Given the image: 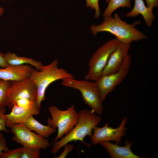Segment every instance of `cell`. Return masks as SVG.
Returning a JSON list of instances; mask_svg holds the SVG:
<instances>
[{
  "mask_svg": "<svg viewBox=\"0 0 158 158\" xmlns=\"http://www.w3.org/2000/svg\"><path fill=\"white\" fill-rule=\"evenodd\" d=\"M103 19L104 21L100 24L92 25L90 26L91 33L95 36L100 32H108L115 36L119 42L128 44L147 38L135 28L136 25L141 23L140 20L129 24L122 20L117 13L114 14L113 17L111 16L104 17Z\"/></svg>",
  "mask_w": 158,
  "mask_h": 158,
  "instance_id": "6da1fadb",
  "label": "cell"
},
{
  "mask_svg": "<svg viewBox=\"0 0 158 158\" xmlns=\"http://www.w3.org/2000/svg\"><path fill=\"white\" fill-rule=\"evenodd\" d=\"M78 113V121L73 128L60 140L56 141L53 144L51 149L52 153H58L66 144L72 141H80L89 146L85 142L84 139L87 135L91 137L92 130L99 124L101 118L92 110H81Z\"/></svg>",
  "mask_w": 158,
  "mask_h": 158,
  "instance_id": "7a4b0ae2",
  "label": "cell"
},
{
  "mask_svg": "<svg viewBox=\"0 0 158 158\" xmlns=\"http://www.w3.org/2000/svg\"><path fill=\"white\" fill-rule=\"evenodd\" d=\"M59 61H53L50 64L43 66L40 71L32 68L30 78L37 88V96L36 101L38 109L40 111L41 103L45 99L47 88L52 83L65 78L75 79L73 75L66 69L58 67Z\"/></svg>",
  "mask_w": 158,
  "mask_h": 158,
  "instance_id": "3957f363",
  "label": "cell"
},
{
  "mask_svg": "<svg viewBox=\"0 0 158 158\" xmlns=\"http://www.w3.org/2000/svg\"><path fill=\"white\" fill-rule=\"evenodd\" d=\"M48 109L52 118H48V125L55 129L57 128L58 129L57 135L51 145L58 139H62L64 135L72 130L77 122L78 113L74 104L65 110H60L54 106L49 107Z\"/></svg>",
  "mask_w": 158,
  "mask_h": 158,
  "instance_id": "277c9868",
  "label": "cell"
},
{
  "mask_svg": "<svg viewBox=\"0 0 158 158\" xmlns=\"http://www.w3.org/2000/svg\"><path fill=\"white\" fill-rule=\"evenodd\" d=\"M61 84L65 86L78 90L81 92L83 102L98 115L103 111L102 102L99 89L95 82L88 80H78L75 79L65 78Z\"/></svg>",
  "mask_w": 158,
  "mask_h": 158,
  "instance_id": "5b68a950",
  "label": "cell"
},
{
  "mask_svg": "<svg viewBox=\"0 0 158 158\" xmlns=\"http://www.w3.org/2000/svg\"><path fill=\"white\" fill-rule=\"evenodd\" d=\"M119 42L116 38L107 41L92 54L89 62V70L85 77L86 80L95 81L101 76L111 54Z\"/></svg>",
  "mask_w": 158,
  "mask_h": 158,
  "instance_id": "8992f818",
  "label": "cell"
},
{
  "mask_svg": "<svg viewBox=\"0 0 158 158\" xmlns=\"http://www.w3.org/2000/svg\"><path fill=\"white\" fill-rule=\"evenodd\" d=\"M131 58L128 54L125 58L122 65L116 73L107 76H101L95 81L99 92L100 98L102 102L107 95L126 78L129 71Z\"/></svg>",
  "mask_w": 158,
  "mask_h": 158,
  "instance_id": "52a82bcc",
  "label": "cell"
},
{
  "mask_svg": "<svg viewBox=\"0 0 158 158\" xmlns=\"http://www.w3.org/2000/svg\"><path fill=\"white\" fill-rule=\"evenodd\" d=\"M8 128L14 135L11 140L23 146L34 149H45L50 145L46 138L32 132L23 123L15 124Z\"/></svg>",
  "mask_w": 158,
  "mask_h": 158,
  "instance_id": "ba28073f",
  "label": "cell"
},
{
  "mask_svg": "<svg viewBox=\"0 0 158 158\" xmlns=\"http://www.w3.org/2000/svg\"><path fill=\"white\" fill-rule=\"evenodd\" d=\"M127 121V117H125L121 120L120 126L117 128L109 126L108 123L102 127L95 126L93 129V133L90 137L92 144L95 145L105 141H115L116 144H120L122 138L126 135L128 128L126 125Z\"/></svg>",
  "mask_w": 158,
  "mask_h": 158,
  "instance_id": "9c48e42d",
  "label": "cell"
},
{
  "mask_svg": "<svg viewBox=\"0 0 158 158\" xmlns=\"http://www.w3.org/2000/svg\"><path fill=\"white\" fill-rule=\"evenodd\" d=\"M9 96L10 102L14 100L22 98L36 101L37 87L30 77L19 80L11 81Z\"/></svg>",
  "mask_w": 158,
  "mask_h": 158,
  "instance_id": "30bf717a",
  "label": "cell"
},
{
  "mask_svg": "<svg viewBox=\"0 0 158 158\" xmlns=\"http://www.w3.org/2000/svg\"><path fill=\"white\" fill-rule=\"evenodd\" d=\"M130 47V44L119 42L116 48L110 54L101 76L117 72L121 67L125 58L128 54Z\"/></svg>",
  "mask_w": 158,
  "mask_h": 158,
  "instance_id": "8fae6325",
  "label": "cell"
},
{
  "mask_svg": "<svg viewBox=\"0 0 158 158\" xmlns=\"http://www.w3.org/2000/svg\"><path fill=\"white\" fill-rule=\"evenodd\" d=\"M134 141L126 140L124 146H121L117 144L110 141H105L99 144L104 148L111 158H141L134 154L131 150V147Z\"/></svg>",
  "mask_w": 158,
  "mask_h": 158,
  "instance_id": "7c38bea8",
  "label": "cell"
},
{
  "mask_svg": "<svg viewBox=\"0 0 158 158\" xmlns=\"http://www.w3.org/2000/svg\"><path fill=\"white\" fill-rule=\"evenodd\" d=\"M40 111L36 105L30 109L14 105L10 113L6 114V126L8 128L14 124L23 123L31 116L39 115Z\"/></svg>",
  "mask_w": 158,
  "mask_h": 158,
  "instance_id": "4fadbf2b",
  "label": "cell"
},
{
  "mask_svg": "<svg viewBox=\"0 0 158 158\" xmlns=\"http://www.w3.org/2000/svg\"><path fill=\"white\" fill-rule=\"evenodd\" d=\"M32 68L29 65H9L5 68L0 69V79L16 81L29 78Z\"/></svg>",
  "mask_w": 158,
  "mask_h": 158,
  "instance_id": "5bb4252c",
  "label": "cell"
},
{
  "mask_svg": "<svg viewBox=\"0 0 158 158\" xmlns=\"http://www.w3.org/2000/svg\"><path fill=\"white\" fill-rule=\"evenodd\" d=\"M141 14L144 18L147 25L150 27L155 18L153 10L145 4L143 0H135V4L132 9L126 14L127 17H135Z\"/></svg>",
  "mask_w": 158,
  "mask_h": 158,
  "instance_id": "9a60e30c",
  "label": "cell"
},
{
  "mask_svg": "<svg viewBox=\"0 0 158 158\" xmlns=\"http://www.w3.org/2000/svg\"><path fill=\"white\" fill-rule=\"evenodd\" d=\"M3 57L8 64L11 66H18L24 64H30L38 71H40L43 65L40 61L32 58L19 56L14 53L7 52L4 54Z\"/></svg>",
  "mask_w": 158,
  "mask_h": 158,
  "instance_id": "2e32d148",
  "label": "cell"
},
{
  "mask_svg": "<svg viewBox=\"0 0 158 158\" xmlns=\"http://www.w3.org/2000/svg\"><path fill=\"white\" fill-rule=\"evenodd\" d=\"M30 130H34L40 136L47 138L56 131V129L48 125L45 126L31 116L23 123Z\"/></svg>",
  "mask_w": 158,
  "mask_h": 158,
  "instance_id": "e0dca14e",
  "label": "cell"
},
{
  "mask_svg": "<svg viewBox=\"0 0 158 158\" xmlns=\"http://www.w3.org/2000/svg\"><path fill=\"white\" fill-rule=\"evenodd\" d=\"M11 81L0 79V107L8 106L10 102L9 91Z\"/></svg>",
  "mask_w": 158,
  "mask_h": 158,
  "instance_id": "ac0fdd59",
  "label": "cell"
},
{
  "mask_svg": "<svg viewBox=\"0 0 158 158\" xmlns=\"http://www.w3.org/2000/svg\"><path fill=\"white\" fill-rule=\"evenodd\" d=\"M108 5L103 13V17L111 16L113 12L120 7L130 8L131 0H108Z\"/></svg>",
  "mask_w": 158,
  "mask_h": 158,
  "instance_id": "d6986e66",
  "label": "cell"
},
{
  "mask_svg": "<svg viewBox=\"0 0 158 158\" xmlns=\"http://www.w3.org/2000/svg\"><path fill=\"white\" fill-rule=\"evenodd\" d=\"M36 105V101L31 100L25 98H22L12 101L8 106L11 110L14 105L30 109H32Z\"/></svg>",
  "mask_w": 158,
  "mask_h": 158,
  "instance_id": "ffe728a7",
  "label": "cell"
},
{
  "mask_svg": "<svg viewBox=\"0 0 158 158\" xmlns=\"http://www.w3.org/2000/svg\"><path fill=\"white\" fill-rule=\"evenodd\" d=\"M20 158H39L40 149H34L23 147Z\"/></svg>",
  "mask_w": 158,
  "mask_h": 158,
  "instance_id": "44dd1931",
  "label": "cell"
},
{
  "mask_svg": "<svg viewBox=\"0 0 158 158\" xmlns=\"http://www.w3.org/2000/svg\"><path fill=\"white\" fill-rule=\"evenodd\" d=\"M23 147L9 150L7 152H2L0 154V158H20Z\"/></svg>",
  "mask_w": 158,
  "mask_h": 158,
  "instance_id": "7402d4cb",
  "label": "cell"
},
{
  "mask_svg": "<svg viewBox=\"0 0 158 158\" xmlns=\"http://www.w3.org/2000/svg\"><path fill=\"white\" fill-rule=\"evenodd\" d=\"M99 0H85L86 6L90 7L91 9H94L95 11V18H98L100 15V8L99 5ZM106 1L109 3L108 0H105Z\"/></svg>",
  "mask_w": 158,
  "mask_h": 158,
  "instance_id": "603a6c76",
  "label": "cell"
},
{
  "mask_svg": "<svg viewBox=\"0 0 158 158\" xmlns=\"http://www.w3.org/2000/svg\"><path fill=\"white\" fill-rule=\"evenodd\" d=\"M5 107H0V131L8 133L11 132V131L6 128V124L7 118L5 114Z\"/></svg>",
  "mask_w": 158,
  "mask_h": 158,
  "instance_id": "cb8c5ba5",
  "label": "cell"
},
{
  "mask_svg": "<svg viewBox=\"0 0 158 158\" xmlns=\"http://www.w3.org/2000/svg\"><path fill=\"white\" fill-rule=\"evenodd\" d=\"M9 150L6 145V138L0 131V154L2 151L6 152Z\"/></svg>",
  "mask_w": 158,
  "mask_h": 158,
  "instance_id": "d4e9b609",
  "label": "cell"
},
{
  "mask_svg": "<svg viewBox=\"0 0 158 158\" xmlns=\"http://www.w3.org/2000/svg\"><path fill=\"white\" fill-rule=\"evenodd\" d=\"M64 146V148L63 151L60 155L56 158H65L68 154L72 151L74 148V146L71 144H67Z\"/></svg>",
  "mask_w": 158,
  "mask_h": 158,
  "instance_id": "484cf974",
  "label": "cell"
},
{
  "mask_svg": "<svg viewBox=\"0 0 158 158\" xmlns=\"http://www.w3.org/2000/svg\"><path fill=\"white\" fill-rule=\"evenodd\" d=\"M147 7L153 10L154 7L158 6V0H145Z\"/></svg>",
  "mask_w": 158,
  "mask_h": 158,
  "instance_id": "4316f807",
  "label": "cell"
},
{
  "mask_svg": "<svg viewBox=\"0 0 158 158\" xmlns=\"http://www.w3.org/2000/svg\"><path fill=\"white\" fill-rule=\"evenodd\" d=\"M4 54L0 51V67L2 68H5L9 65L5 61L4 57Z\"/></svg>",
  "mask_w": 158,
  "mask_h": 158,
  "instance_id": "83f0119b",
  "label": "cell"
},
{
  "mask_svg": "<svg viewBox=\"0 0 158 158\" xmlns=\"http://www.w3.org/2000/svg\"><path fill=\"white\" fill-rule=\"evenodd\" d=\"M4 12V10L3 7L0 6V19L1 16Z\"/></svg>",
  "mask_w": 158,
  "mask_h": 158,
  "instance_id": "f1b7e54d",
  "label": "cell"
},
{
  "mask_svg": "<svg viewBox=\"0 0 158 158\" xmlns=\"http://www.w3.org/2000/svg\"></svg>",
  "mask_w": 158,
  "mask_h": 158,
  "instance_id": "f546056e",
  "label": "cell"
}]
</instances>
